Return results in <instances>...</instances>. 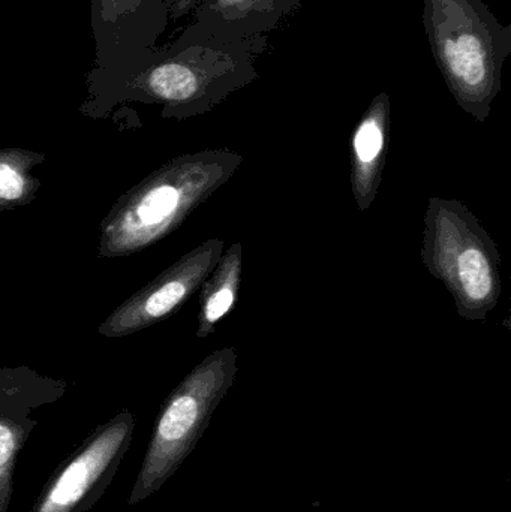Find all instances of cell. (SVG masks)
<instances>
[{
	"mask_svg": "<svg viewBox=\"0 0 511 512\" xmlns=\"http://www.w3.org/2000/svg\"><path fill=\"white\" fill-rule=\"evenodd\" d=\"M269 47L267 36L221 41L180 35L159 48L143 69L98 90L104 98L125 96L164 104L167 117L209 113L258 78L255 62Z\"/></svg>",
	"mask_w": 511,
	"mask_h": 512,
	"instance_id": "obj_1",
	"label": "cell"
},
{
	"mask_svg": "<svg viewBox=\"0 0 511 512\" xmlns=\"http://www.w3.org/2000/svg\"><path fill=\"white\" fill-rule=\"evenodd\" d=\"M432 56L456 104L485 123L501 92L511 54V26L483 0H423Z\"/></svg>",
	"mask_w": 511,
	"mask_h": 512,
	"instance_id": "obj_2",
	"label": "cell"
},
{
	"mask_svg": "<svg viewBox=\"0 0 511 512\" xmlns=\"http://www.w3.org/2000/svg\"><path fill=\"white\" fill-rule=\"evenodd\" d=\"M422 261L446 286L465 321H486L503 294L500 249L459 200L429 198L423 218Z\"/></svg>",
	"mask_w": 511,
	"mask_h": 512,
	"instance_id": "obj_3",
	"label": "cell"
},
{
	"mask_svg": "<svg viewBox=\"0 0 511 512\" xmlns=\"http://www.w3.org/2000/svg\"><path fill=\"white\" fill-rule=\"evenodd\" d=\"M237 372L239 355L233 346H227L207 355L174 391L144 465V490L158 487L191 453L213 412L233 387Z\"/></svg>",
	"mask_w": 511,
	"mask_h": 512,
	"instance_id": "obj_4",
	"label": "cell"
},
{
	"mask_svg": "<svg viewBox=\"0 0 511 512\" xmlns=\"http://www.w3.org/2000/svg\"><path fill=\"white\" fill-rule=\"evenodd\" d=\"M95 38L93 92L143 69L159 51L158 39L170 23V0H89Z\"/></svg>",
	"mask_w": 511,
	"mask_h": 512,
	"instance_id": "obj_5",
	"label": "cell"
},
{
	"mask_svg": "<svg viewBox=\"0 0 511 512\" xmlns=\"http://www.w3.org/2000/svg\"><path fill=\"white\" fill-rule=\"evenodd\" d=\"M302 0H198L195 18L182 35L188 38L240 39L267 36Z\"/></svg>",
	"mask_w": 511,
	"mask_h": 512,
	"instance_id": "obj_6",
	"label": "cell"
},
{
	"mask_svg": "<svg viewBox=\"0 0 511 512\" xmlns=\"http://www.w3.org/2000/svg\"><path fill=\"white\" fill-rule=\"evenodd\" d=\"M392 126V101L378 93L351 135V191L359 212L371 209L383 182Z\"/></svg>",
	"mask_w": 511,
	"mask_h": 512,
	"instance_id": "obj_7",
	"label": "cell"
},
{
	"mask_svg": "<svg viewBox=\"0 0 511 512\" xmlns=\"http://www.w3.org/2000/svg\"><path fill=\"white\" fill-rule=\"evenodd\" d=\"M222 254V240H207L165 271L140 298V324L164 318L185 303L203 285Z\"/></svg>",
	"mask_w": 511,
	"mask_h": 512,
	"instance_id": "obj_8",
	"label": "cell"
},
{
	"mask_svg": "<svg viewBox=\"0 0 511 512\" xmlns=\"http://www.w3.org/2000/svg\"><path fill=\"white\" fill-rule=\"evenodd\" d=\"M122 438L123 429H116L96 439L95 444L90 445L60 475L39 512H68L71 510L86 495L87 489L104 471L105 466L116 453Z\"/></svg>",
	"mask_w": 511,
	"mask_h": 512,
	"instance_id": "obj_9",
	"label": "cell"
},
{
	"mask_svg": "<svg viewBox=\"0 0 511 512\" xmlns=\"http://www.w3.org/2000/svg\"><path fill=\"white\" fill-rule=\"evenodd\" d=\"M243 249L239 242L224 251L218 264L203 283L197 336L215 333L216 324L233 310L242 283Z\"/></svg>",
	"mask_w": 511,
	"mask_h": 512,
	"instance_id": "obj_10",
	"label": "cell"
},
{
	"mask_svg": "<svg viewBox=\"0 0 511 512\" xmlns=\"http://www.w3.org/2000/svg\"><path fill=\"white\" fill-rule=\"evenodd\" d=\"M24 192V180L14 168L0 164V197L5 200L20 198Z\"/></svg>",
	"mask_w": 511,
	"mask_h": 512,
	"instance_id": "obj_11",
	"label": "cell"
},
{
	"mask_svg": "<svg viewBox=\"0 0 511 512\" xmlns=\"http://www.w3.org/2000/svg\"><path fill=\"white\" fill-rule=\"evenodd\" d=\"M15 450V436L5 424H0V468L5 466Z\"/></svg>",
	"mask_w": 511,
	"mask_h": 512,
	"instance_id": "obj_12",
	"label": "cell"
},
{
	"mask_svg": "<svg viewBox=\"0 0 511 512\" xmlns=\"http://www.w3.org/2000/svg\"><path fill=\"white\" fill-rule=\"evenodd\" d=\"M198 0H170V18L171 20H179L185 17L189 12L194 11Z\"/></svg>",
	"mask_w": 511,
	"mask_h": 512,
	"instance_id": "obj_13",
	"label": "cell"
}]
</instances>
